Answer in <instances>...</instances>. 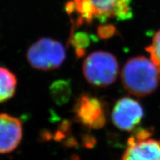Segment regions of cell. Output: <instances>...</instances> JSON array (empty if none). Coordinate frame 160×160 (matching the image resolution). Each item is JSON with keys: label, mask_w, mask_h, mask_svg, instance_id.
<instances>
[{"label": "cell", "mask_w": 160, "mask_h": 160, "mask_svg": "<svg viewBox=\"0 0 160 160\" xmlns=\"http://www.w3.org/2000/svg\"><path fill=\"white\" fill-rule=\"evenodd\" d=\"M125 89L138 97L151 95L159 85L160 74L151 59L139 56L126 62L121 72Z\"/></svg>", "instance_id": "obj_2"}, {"label": "cell", "mask_w": 160, "mask_h": 160, "mask_svg": "<svg viewBox=\"0 0 160 160\" xmlns=\"http://www.w3.org/2000/svg\"><path fill=\"white\" fill-rule=\"evenodd\" d=\"M51 94L57 104L65 103L71 97V85L63 80L55 82L51 87Z\"/></svg>", "instance_id": "obj_10"}, {"label": "cell", "mask_w": 160, "mask_h": 160, "mask_svg": "<svg viewBox=\"0 0 160 160\" xmlns=\"http://www.w3.org/2000/svg\"><path fill=\"white\" fill-rule=\"evenodd\" d=\"M143 116V108L139 102L131 97H123L113 106L111 119L117 128L131 131L139 125Z\"/></svg>", "instance_id": "obj_7"}, {"label": "cell", "mask_w": 160, "mask_h": 160, "mask_svg": "<svg viewBox=\"0 0 160 160\" xmlns=\"http://www.w3.org/2000/svg\"><path fill=\"white\" fill-rule=\"evenodd\" d=\"M22 122L7 113L0 114V153L14 151L22 138Z\"/></svg>", "instance_id": "obj_8"}, {"label": "cell", "mask_w": 160, "mask_h": 160, "mask_svg": "<svg viewBox=\"0 0 160 160\" xmlns=\"http://www.w3.org/2000/svg\"><path fill=\"white\" fill-rule=\"evenodd\" d=\"M119 73V63L109 52L97 51L85 58L83 74L86 80L97 87H107L115 82Z\"/></svg>", "instance_id": "obj_3"}, {"label": "cell", "mask_w": 160, "mask_h": 160, "mask_svg": "<svg viewBox=\"0 0 160 160\" xmlns=\"http://www.w3.org/2000/svg\"><path fill=\"white\" fill-rule=\"evenodd\" d=\"M153 62L155 64L160 74V30L156 33L151 45L146 48Z\"/></svg>", "instance_id": "obj_12"}, {"label": "cell", "mask_w": 160, "mask_h": 160, "mask_svg": "<svg viewBox=\"0 0 160 160\" xmlns=\"http://www.w3.org/2000/svg\"><path fill=\"white\" fill-rule=\"evenodd\" d=\"M26 57L33 68L50 71L62 65L66 58V51L60 42L43 37L30 46Z\"/></svg>", "instance_id": "obj_4"}, {"label": "cell", "mask_w": 160, "mask_h": 160, "mask_svg": "<svg viewBox=\"0 0 160 160\" xmlns=\"http://www.w3.org/2000/svg\"><path fill=\"white\" fill-rule=\"evenodd\" d=\"M76 118L90 129H100L106 123L105 105L101 100L91 95L82 94L78 98L73 108Z\"/></svg>", "instance_id": "obj_6"}, {"label": "cell", "mask_w": 160, "mask_h": 160, "mask_svg": "<svg viewBox=\"0 0 160 160\" xmlns=\"http://www.w3.org/2000/svg\"><path fill=\"white\" fill-rule=\"evenodd\" d=\"M131 0H72L66 4L69 15L76 17V27L91 24L97 19L105 22L108 19H131Z\"/></svg>", "instance_id": "obj_1"}, {"label": "cell", "mask_w": 160, "mask_h": 160, "mask_svg": "<svg viewBox=\"0 0 160 160\" xmlns=\"http://www.w3.org/2000/svg\"><path fill=\"white\" fill-rule=\"evenodd\" d=\"M113 27L112 25H102L100 26L98 29V33L102 38H108L113 34Z\"/></svg>", "instance_id": "obj_13"}, {"label": "cell", "mask_w": 160, "mask_h": 160, "mask_svg": "<svg viewBox=\"0 0 160 160\" xmlns=\"http://www.w3.org/2000/svg\"><path fill=\"white\" fill-rule=\"evenodd\" d=\"M17 86L16 76L10 70L0 66V102L11 99L15 94Z\"/></svg>", "instance_id": "obj_9"}, {"label": "cell", "mask_w": 160, "mask_h": 160, "mask_svg": "<svg viewBox=\"0 0 160 160\" xmlns=\"http://www.w3.org/2000/svg\"><path fill=\"white\" fill-rule=\"evenodd\" d=\"M148 130H141L129 138L120 160H160V140L151 138Z\"/></svg>", "instance_id": "obj_5"}, {"label": "cell", "mask_w": 160, "mask_h": 160, "mask_svg": "<svg viewBox=\"0 0 160 160\" xmlns=\"http://www.w3.org/2000/svg\"><path fill=\"white\" fill-rule=\"evenodd\" d=\"M69 42L76 51L78 57H82L85 53V49L90 44L88 35L83 32H71Z\"/></svg>", "instance_id": "obj_11"}]
</instances>
